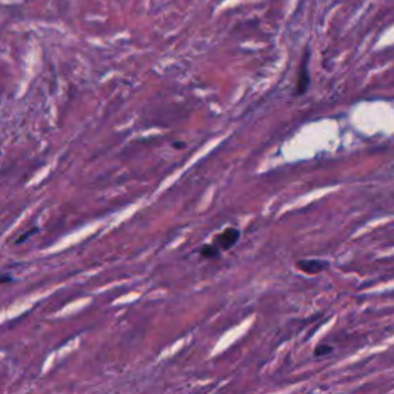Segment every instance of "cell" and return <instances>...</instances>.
I'll use <instances>...</instances> for the list:
<instances>
[{
	"label": "cell",
	"mask_w": 394,
	"mask_h": 394,
	"mask_svg": "<svg viewBox=\"0 0 394 394\" xmlns=\"http://www.w3.org/2000/svg\"><path fill=\"white\" fill-rule=\"evenodd\" d=\"M334 351V348L331 345H327V344H320L314 348V357H324V356H328Z\"/></svg>",
	"instance_id": "5b68a950"
},
{
	"label": "cell",
	"mask_w": 394,
	"mask_h": 394,
	"mask_svg": "<svg viewBox=\"0 0 394 394\" xmlns=\"http://www.w3.org/2000/svg\"><path fill=\"white\" fill-rule=\"evenodd\" d=\"M174 147H176V148H183L185 145H183V143H174Z\"/></svg>",
	"instance_id": "ba28073f"
},
{
	"label": "cell",
	"mask_w": 394,
	"mask_h": 394,
	"mask_svg": "<svg viewBox=\"0 0 394 394\" xmlns=\"http://www.w3.org/2000/svg\"><path fill=\"white\" fill-rule=\"evenodd\" d=\"M239 239H240V231L234 227H230L214 237V245H217L220 248V251H228V249H231L237 244Z\"/></svg>",
	"instance_id": "6da1fadb"
},
{
	"label": "cell",
	"mask_w": 394,
	"mask_h": 394,
	"mask_svg": "<svg viewBox=\"0 0 394 394\" xmlns=\"http://www.w3.org/2000/svg\"><path fill=\"white\" fill-rule=\"evenodd\" d=\"M37 231H39V228L35 227V228H33V230H30V231L23 232V234L16 240V244H17V245H19V244H23V242H25L26 239H30V237H31L33 234H35V232H37Z\"/></svg>",
	"instance_id": "8992f818"
},
{
	"label": "cell",
	"mask_w": 394,
	"mask_h": 394,
	"mask_svg": "<svg viewBox=\"0 0 394 394\" xmlns=\"http://www.w3.org/2000/svg\"><path fill=\"white\" fill-rule=\"evenodd\" d=\"M13 280H14L13 277L6 276V274H3V276H2V279H0V282H2V283H8V282H13Z\"/></svg>",
	"instance_id": "52a82bcc"
},
{
	"label": "cell",
	"mask_w": 394,
	"mask_h": 394,
	"mask_svg": "<svg viewBox=\"0 0 394 394\" xmlns=\"http://www.w3.org/2000/svg\"><path fill=\"white\" fill-rule=\"evenodd\" d=\"M296 266H297L302 273L312 276V274H320L322 271H325L329 266V262L320 261V259H305V261H299L296 263Z\"/></svg>",
	"instance_id": "3957f363"
},
{
	"label": "cell",
	"mask_w": 394,
	"mask_h": 394,
	"mask_svg": "<svg viewBox=\"0 0 394 394\" xmlns=\"http://www.w3.org/2000/svg\"><path fill=\"white\" fill-rule=\"evenodd\" d=\"M308 60H310V54H308V51H305V54H303V59L300 62L299 74H297V85H296V94H297V96L305 94V91H307L308 86H310Z\"/></svg>",
	"instance_id": "7a4b0ae2"
},
{
	"label": "cell",
	"mask_w": 394,
	"mask_h": 394,
	"mask_svg": "<svg viewBox=\"0 0 394 394\" xmlns=\"http://www.w3.org/2000/svg\"><path fill=\"white\" fill-rule=\"evenodd\" d=\"M199 254L202 257H205V259H216L220 254V248L217 245H214V244H205V245L200 246Z\"/></svg>",
	"instance_id": "277c9868"
}]
</instances>
